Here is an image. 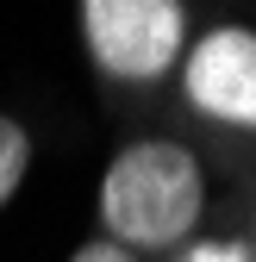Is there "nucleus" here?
Returning <instances> with one entry per match:
<instances>
[{
  "label": "nucleus",
  "instance_id": "f257e3e1",
  "mask_svg": "<svg viewBox=\"0 0 256 262\" xmlns=\"http://www.w3.org/2000/svg\"><path fill=\"white\" fill-rule=\"evenodd\" d=\"M206 212V169L175 138L125 144L100 181V225L119 250H175Z\"/></svg>",
  "mask_w": 256,
  "mask_h": 262
},
{
  "label": "nucleus",
  "instance_id": "423d86ee",
  "mask_svg": "<svg viewBox=\"0 0 256 262\" xmlns=\"http://www.w3.org/2000/svg\"><path fill=\"white\" fill-rule=\"evenodd\" d=\"M194 262H244L238 250H194Z\"/></svg>",
  "mask_w": 256,
  "mask_h": 262
},
{
  "label": "nucleus",
  "instance_id": "f03ea898",
  "mask_svg": "<svg viewBox=\"0 0 256 262\" xmlns=\"http://www.w3.org/2000/svg\"><path fill=\"white\" fill-rule=\"evenodd\" d=\"M81 38L113 81H163L187 50L181 0H88Z\"/></svg>",
  "mask_w": 256,
  "mask_h": 262
},
{
  "label": "nucleus",
  "instance_id": "39448f33",
  "mask_svg": "<svg viewBox=\"0 0 256 262\" xmlns=\"http://www.w3.org/2000/svg\"><path fill=\"white\" fill-rule=\"evenodd\" d=\"M69 262H138V256H132V250H119V244H106V237H100V244H81V250H75Z\"/></svg>",
  "mask_w": 256,
  "mask_h": 262
},
{
  "label": "nucleus",
  "instance_id": "20e7f679",
  "mask_svg": "<svg viewBox=\"0 0 256 262\" xmlns=\"http://www.w3.org/2000/svg\"><path fill=\"white\" fill-rule=\"evenodd\" d=\"M25 169H31V138H25V125H19V119L0 113V206L19 193Z\"/></svg>",
  "mask_w": 256,
  "mask_h": 262
},
{
  "label": "nucleus",
  "instance_id": "7ed1b4c3",
  "mask_svg": "<svg viewBox=\"0 0 256 262\" xmlns=\"http://www.w3.org/2000/svg\"><path fill=\"white\" fill-rule=\"evenodd\" d=\"M181 94L212 125L256 131V31L250 25H212L181 56Z\"/></svg>",
  "mask_w": 256,
  "mask_h": 262
}]
</instances>
